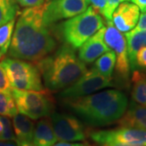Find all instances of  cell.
<instances>
[{"instance_id": "83f0119b", "label": "cell", "mask_w": 146, "mask_h": 146, "mask_svg": "<svg viewBox=\"0 0 146 146\" xmlns=\"http://www.w3.org/2000/svg\"><path fill=\"white\" fill-rule=\"evenodd\" d=\"M88 2H89V5L98 13L103 16L106 6V0H88Z\"/></svg>"}, {"instance_id": "8fae6325", "label": "cell", "mask_w": 146, "mask_h": 146, "mask_svg": "<svg viewBox=\"0 0 146 146\" xmlns=\"http://www.w3.org/2000/svg\"><path fill=\"white\" fill-rule=\"evenodd\" d=\"M50 119L58 141L65 142L85 141V128L76 116L53 112Z\"/></svg>"}, {"instance_id": "f1b7e54d", "label": "cell", "mask_w": 146, "mask_h": 146, "mask_svg": "<svg viewBox=\"0 0 146 146\" xmlns=\"http://www.w3.org/2000/svg\"><path fill=\"white\" fill-rule=\"evenodd\" d=\"M134 29H137V30H145V31H146V12L142 13L140 16L139 21H138L136 26Z\"/></svg>"}, {"instance_id": "d4e9b609", "label": "cell", "mask_w": 146, "mask_h": 146, "mask_svg": "<svg viewBox=\"0 0 146 146\" xmlns=\"http://www.w3.org/2000/svg\"><path fill=\"white\" fill-rule=\"evenodd\" d=\"M11 89L12 87L11 85L7 75L4 68L0 64V92L11 95Z\"/></svg>"}, {"instance_id": "cb8c5ba5", "label": "cell", "mask_w": 146, "mask_h": 146, "mask_svg": "<svg viewBox=\"0 0 146 146\" xmlns=\"http://www.w3.org/2000/svg\"><path fill=\"white\" fill-rule=\"evenodd\" d=\"M129 0H106V6L105 9L103 17L106 22H112V16L117 7L123 2H127Z\"/></svg>"}, {"instance_id": "4316f807", "label": "cell", "mask_w": 146, "mask_h": 146, "mask_svg": "<svg viewBox=\"0 0 146 146\" xmlns=\"http://www.w3.org/2000/svg\"><path fill=\"white\" fill-rule=\"evenodd\" d=\"M48 0H16L17 4L21 7H34L43 5Z\"/></svg>"}, {"instance_id": "44dd1931", "label": "cell", "mask_w": 146, "mask_h": 146, "mask_svg": "<svg viewBox=\"0 0 146 146\" xmlns=\"http://www.w3.org/2000/svg\"><path fill=\"white\" fill-rule=\"evenodd\" d=\"M16 19L0 27V61L6 57L9 50L11 36L14 31Z\"/></svg>"}, {"instance_id": "603a6c76", "label": "cell", "mask_w": 146, "mask_h": 146, "mask_svg": "<svg viewBox=\"0 0 146 146\" xmlns=\"http://www.w3.org/2000/svg\"><path fill=\"white\" fill-rule=\"evenodd\" d=\"M0 119L3 123V130L0 136V141H16L13 125L11 122L9 117L0 115Z\"/></svg>"}, {"instance_id": "e0dca14e", "label": "cell", "mask_w": 146, "mask_h": 146, "mask_svg": "<svg viewBox=\"0 0 146 146\" xmlns=\"http://www.w3.org/2000/svg\"><path fill=\"white\" fill-rule=\"evenodd\" d=\"M127 46V55L129 59L131 70L136 69V55L137 51L141 47L146 46V31L137 30L133 29L132 30L125 33Z\"/></svg>"}, {"instance_id": "2e32d148", "label": "cell", "mask_w": 146, "mask_h": 146, "mask_svg": "<svg viewBox=\"0 0 146 146\" xmlns=\"http://www.w3.org/2000/svg\"><path fill=\"white\" fill-rule=\"evenodd\" d=\"M12 118V125L18 145L20 146L24 143L33 142V136L35 127L33 121L21 113H17Z\"/></svg>"}, {"instance_id": "30bf717a", "label": "cell", "mask_w": 146, "mask_h": 146, "mask_svg": "<svg viewBox=\"0 0 146 146\" xmlns=\"http://www.w3.org/2000/svg\"><path fill=\"white\" fill-rule=\"evenodd\" d=\"M88 0H52L48 1L43 15V21L47 26L56 22L70 19L87 10Z\"/></svg>"}, {"instance_id": "ba28073f", "label": "cell", "mask_w": 146, "mask_h": 146, "mask_svg": "<svg viewBox=\"0 0 146 146\" xmlns=\"http://www.w3.org/2000/svg\"><path fill=\"white\" fill-rule=\"evenodd\" d=\"M104 34L106 44L116 55L115 70L122 80H127L130 75V63L127 55V46L125 36L118 30L112 22H107Z\"/></svg>"}, {"instance_id": "ac0fdd59", "label": "cell", "mask_w": 146, "mask_h": 146, "mask_svg": "<svg viewBox=\"0 0 146 146\" xmlns=\"http://www.w3.org/2000/svg\"><path fill=\"white\" fill-rule=\"evenodd\" d=\"M131 98L137 104L146 106V73L134 70L131 76Z\"/></svg>"}, {"instance_id": "d6a6232c", "label": "cell", "mask_w": 146, "mask_h": 146, "mask_svg": "<svg viewBox=\"0 0 146 146\" xmlns=\"http://www.w3.org/2000/svg\"><path fill=\"white\" fill-rule=\"evenodd\" d=\"M73 146H92L88 142H83V143H75Z\"/></svg>"}, {"instance_id": "7c38bea8", "label": "cell", "mask_w": 146, "mask_h": 146, "mask_svg": "<svg viewBox=\"0 0 146 146\" xmlns=\"http://www.w3.org/2000/svg\"><path fill=\"white\" fill-rule=\"evenodd\" d=\"M140 18L139 7L128 2H123L115 9L112 16V23L120 32L127 33L136 26Z\"/></svg>"}, {"instance_id": "836d02e7", "label": "cell", "mask_w": 146, "mask_h": 146, "mask_svg": "<svg viewBox=\"0 0 146 146\" xmlns=\"http://www.w3.org/2000/svg\"><path fill=\"white\" fill-rule=\"evenodd\" d=\"M20 146H36L33 142H29V143H24Z\"/></svg>"}, {"instance_id": "f546056e", "label": "cell", "mask_w": 146, "mask_h": 146, "mask_svg": "<svg viewBox=\"0 0 146 146\" xmlns=\"http://www.w3.org/2000/svg\"><path fill=\"white\" fill-rule=\"evenodd\" d=\"M134 4H136L142 13L146 12V0H130Z\"/></svg>"}, {"instance_id": "52a82bcc", "label": "cell", "mask_w": 146, "mask_h": 146, "mask_svg": "<svg viewBox=\"0 0 146 146\" xmlns=\"http://www.w3.org/2000/svg\"><path fill=\"white\" fill-rule=\"evenodd\" d=\"M89 136L96 146L114 144L146 146V130L141 128L119 127L114 129L90 131Z\"/></svg>"}, {"instance_id": "1f68e13d", "label": "cell", "mask_w": 146, "mask_h": 146, "mask_svg": "<svg viewBox=\"0 0 146 146\" xmlns=\"http://www.w3.org/2000/svg\"><path fill=\"white\" fill-rule=\"evenodd\" d=\"M53 146H73V144L65 142V141H60L59 143H58L56 145H54Z\"/></svg>"}, {"instance_id": "277c9868", "label": "cell", "mask_w": 146, "mask_h": 146, "mask_svg": "<svg viewBox=\"0 0 146 146\" xmlns=\"http://www.w3.org/2000/svg\"><path fill=\"white\" fill-rule=\"evenodd\" d=\"M105 26L102 17L89 6L87 10L59 25L58 33L65 44L78 49L95 33Z\"/></svg>"}, {"instance_id": "9c48e42d", "label": "cell", "mask_w": 146, "mask_h": 146, "mask_svg": "<svg viewBox=\"0 0 146 146\" xmlns=\"http://www.w3.org/2000/svg\"><path fill=\"white\" fill-rule=\"evenodd\" d=\"M112 79L105 77L92 68L59 94L61 98L86 96L112 85Z\"/></svg>"}, {"instance_id": "7a4b0ae2", "label": "cell", "mask_w": 146, "mask_h": 146, "mask_svg": "<svg viewBox=\"0 0 146 146\" xmlns=\"http://www.w3.org/2000/svg\"><path fill=\"white\" fill-rule=\"evenodd\" d=\"M61 103L87 125L104 127L122 118L128 100L120 90L106 89L82 97L61 98Z\"/></svg>"}, {"instance_id": "9a60e30c", "label": "cell", "mask_w": 146, "mask_h": 146, "mask_svg": "<svg viewBox=\"0 0 146 146\" xmlns=\"http://www.w3.org/2000/svg\"><path fill=\"white\" fill-rule=\"evenodd\" d=\"M57 141L50 117L42 118L34 127L33 143L36 146H53Z\"/></svg>"}, {"instance_id": "4dcf8cb0", "label": "cell", "mask_w": 146, "mask_h": 146, "mask_svg": "<svg viewBox=\"0 0 146 146\" xmlns=\"http://www.w3.org/2000/svg\"><path fill=\"white\" fill-rule=\"evenodd\" d=\"M0 146H19L16 141H0Z\"/></svg>"}, {"instance_id": "5b68a950", "label": "cell", "mask_w": 146, "mask_h": 146, "mask_svg": "<svg viewBox=\"0 0 146 146\" xmlns=\"http://www.w3.org/2000/svg\"><path fill=\"white\" fill-rule=\"evenodd\" d=\"M0 64L4 68L12 88L21 90H45L42 74L34 63L7 56L0 61Z\"/></svg>"}, {"instance_id": "484cf974", "label": "cell", "mask_w": 146, "mask_h": 146, "mask_svg": "<svg viewBox=\"0 0 146 146\" xmlns=\"http://www.w3.org/2000/svg\"><path fill=\"white\" fill-rule=\"evenodd\" d=\"M136 68H146V46L141 47L136 55Z\"/></svg>"}, {"instance_id": "6da1fadb", "label": "cell", "mask_w": 146, "mask_h": 146, "mask_svg": "<svg viewBox=\"0 0 146 146\" xmlns=\"http://www.w3.org/2000/svg\"><path fill=\"white\" fill-rule=\"evenodd\" d=\"M48 1L20 12L7 54L8 57L36 63L56 50L57 35L43 21Z\"/></svg>"}, {"instance_id": "e575fe53", "label": "cell", "mask_w": 146, "mask_h": 146, "mask_svg": "<svg viewBox=\"0 0 146 146\" xmlns=\"http://www.w3.org/2000/svg\"><path fill=\"white\" fill-rule=\"evenodd\" d=\"M3 121L0 119V136L3 132Z\"/></svg>"}, {"instance_id": "7402d4cb", "label": "cell", "mask_w": 146, "mask_h": 146, "mask_svg": "<svg viewBox=\"0 0 146 146\" xmlns=\"http://www.w3.org/2000/svg\"><path fill=\"white\" fill-rule=\"evenodd\" d=\"M17 113L18 110L12 95L0 92V115L11 118Z\"/></svg>"}, {"instance_id": "ffe728a7", "label": "cell", "mask_w": 146, "mask_h": 146, "mask_svg": "<svg viewBox=\"0 0 146 146\" xmlns=\"http://www.w3.org/2000/svg\"><path fill=\"white\" fill-rule=\"evenodd\" d=\"M20 14L19 5L16 0H0V27Z\"/></svg>"}, {"instance_id": "4fadbf2b", "label": "cell", "mask_w": 146, "mask_h": 146, "mask_svg": "<svg viewBox=\"0 0 146 146\" xmlns=\"http://www.w3.org/2000/svg\"><path fill=\"white\" fill-rule=\"evenodd\" d=\"M106 27H102L84 43L79 50V58L84 63H91L106 52L110 50L104 41Z\"/></svg>"}, {"instance_id": "3957f363", "label": "cell", "mask_w": 146, "mask_h": 146, "mask_svg": "<svg viewBox=\"0 0 146 146\" xmlns=\"http://www.w3.org/2000/svg\"><path fill=\"white\" fill-rule=\"evenodd\" d=\"M74 50L64 44L35 63L48 90L66 89L87 72L85 63L76 56Z\"/></svg>"}, {"instance_id": "8992f818", "label": "cell", "mask_w": 146, "mask_h": 146, "mask_svg": "<svg viewBox=\"0 0 146 146\" xmlns=\"http://www.w3.org/2000/svg\"><path fill=\"white\" fill-rule=\"evenodd\" d=\"M50 90L34 91L12 88L11 95L18 111L33 120H36L52 114L54 103Z\"/></svg>"}, {"instance_id": "d6986e66", "label": "cell", "mask_w": 146, "mask_h": 146, "mask_svg": "<svg viewBox=\"0 0 146 146\" xmlns=\"http://www.w3.org/2000/svg\"><path fill=\"white\" fill-rule=\"evenodd\" d=\"M115 63L116 55L115 52L110 50L95 60L93 68L101 75L104 76L105 77L112 79V74L115 68Z\"/></svg>"}, {"instance_id": "5bb4252c", "label": "cell", "mask_w": 146, "mask_h": 146, "mask_svg": "<svg viewBox=\"0 0 146 146\" xmlns=\"http://www.w3.org/2000/svg\"><path fill=\"white\" fill-rule=\"evenodd\" d=\"M119 127H136L146 130V106L131 102L125 114L117 121Z\"/></svg>"}]
</instances>
